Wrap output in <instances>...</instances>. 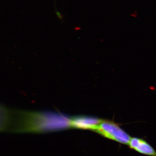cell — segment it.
<instances>
[{
	"label": "cell",
	"mask_w": 156,
	"mask_h": 156,
	"mask_svg": "<svg viewBox=\"0 0 156 156\" xmlns=\"http://www.w3.org/2000/svg\"><path fill=\"white\" fill-rule=\"evenodd\" d=\"M56 15H57V17H58V18H59V19H62V16L61 14H60V13L59 11H58L57 10H56Z\"/></svg>",
	"instance_id": "obj_6"
},
{
	"label": "cell",
	"mask_w": 156,
	"mask_h": 156,
	"mask_svg": "<svg viewBox=\"0 0 156 156\" xmlns=\"http://www.w3.org/2000/svg\"><path fill=\"white\" fill-rule=\"evenodd\" d=\"M70 127L66 116L49 111L14 112L9 131L17 133H44Z\"/></svg>",
	"instance_id": "obj_1"
},
{
	"label": "cell",
	"mask_w": 156,
	"mask_h": 156,
	"mask_svg": "<svg viewBox=\"0 0 156 156\" xmlns=\"http://www.w3.org/2000/svg\"><path fill=\"white\" fill-rule=\"evenodd\" d=\"M12 112L0 105V131H7L11 122Z\"/></svg>",
	"instance_id": "obj_5"
},
{
	"label": "cell",
	"mask_w": 156,
	"mask_h": 156,
	"mask_svg": "<svg viewBox=\"0 0 156 156\" xmlns=\"http://www.w3.org/2000/svg\"><path fill=\"white\" fill-rule=\"evenodd\" d=\"M93 131L106 138L124 144H128L131 137L118 125L109 122H101Z\"/></svg>",
	"instance_id": "obj_2"
},
{
	"label": "cell",
	"mask_w": 156,
	"mask_h": 156,
	"mask_svg": "<svg viewBox=\"0 0 156 156\" xmlns=\"http://www.w3.org/2000/svg\"><path fill=\"white\" fill-rule=\"evenodd\" d=\"M129 147L140 153L146 155L156 156L155 151L147 141L140 138H131L128 144Z\"/></svg>",
	"instance_id": "obj_4"
},
{
	"label": "cell",
	"mask_w": 156,
	"mask_h": 156,
	"mask_svg": "<svg viewBox=\"0 0 156 156\" xmlns=\"http://www.w3.org/2000/svg\"><path fill=\"white\" fill-rule=\"evenodd\" d=\"M101 121L92 117H76L70 120V127L78 129L94 130Z\"/></svg>",
	"instance_id": "obj_3"
}]
</instances>
